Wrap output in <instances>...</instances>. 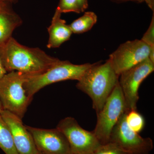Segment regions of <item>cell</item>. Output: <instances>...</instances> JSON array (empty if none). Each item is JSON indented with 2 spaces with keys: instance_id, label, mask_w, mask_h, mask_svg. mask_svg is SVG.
Segmentation results:
<instances>
[{
  "instance_id": "15",
  "label": "cell",
  "mask_w": 154,
  "mask_h": 154,
  "mask_svg": "<svg viewBox=\"0 0 154 154\" xmlns=\"http://www.w3.org/2000/svg\"><path fill=\"white\" fill-rule=\"evenodd\" d=\"M0 148L6 154H18L9 126L0 115Z\"/></svg>"
},
{
  "instance_id": "27",
  "label": "cell",
  "mask_w": 154,
  "mask_h": 154,
  "mask_svg": "<svg viewBox=\"0 0 154 154\" xmlns=\"http://www.w3.org/2000/svg\"><path fill=\"white\" fill-rule=\"evenodd\" d=\"M38 154H42L40 153L39 152V153H38Z\"/></svg>"
},
{
  "instance_id": "20",
  "label": "cell",
  "mask_w": 154,
  "mask_h": 154,
  "mask_svg": "<svg viewBox=\"0 0 154 154\" xmlns=\"http://www.w3.org/2000/svg\"><path fill=\"white\" fill-rule=\"evenodd\" d=\"M82 12H84L88 7V0H77Z\"/></svg>"
},
{
  "instance_id": "7",
  "label": "cell",
  "mask_w": 154,
  "mask_h": 154,
  "mask_svg": "<svg viewBox=\"0 0 154 154\" xmlns=\"http://www.w3.org/2000/svg\"><path fill=\"white\" fill-rule=\"evenodd\" d=\"M125 112L116 125L110 134V141L116 144L126 154H149L153 149L149 137L144 138L132 130L126 121Z\"/></svg>"
},
{
  "instance_id": "25",
  "label": "cell",
  "mask_w": 154,
  "mask_h": 154,
  "mask_svg": "<svg viewBox=\"0 0 154 154\" xmlns=\"http://www.w3.org/2000/svg\"><path fill=\"white\" fill-rule=\"evenodd\" d=\"M4 110V108H3L2 103H1V101H0V115H1V113H2V111Z\"/></svg>"
},
{
  "instance_id": "1",
  "label": "cell",
  "mask_w": 154,
  "mask_h": 154,
  "mask_svg": "<svg viewBox=\"0 0 154 154\" xmlns=\"http://www.w3.org/2000/svg\"><path fill=\"white\" fill-rule=\"evenodd\" d=\"M0 51L7 72L17 71L31 75H40L60 60L38 48L20 44L13 37L0 47Z\"/></svg>"
},
{
  "instance_id": "3",
  "label": "cell",
  "mask_w": 154,
  "mask_h": 154,
  "mask_svg": "<svg viewBox=\"0 0 154 154\" xmlns=\"http://www.w3.org/2000/svg\"><path fill=\"white\" fill-rule=\"evenodd\" d=\"M31 76L13 71L7 73L0 80V101L4 110L22 119L33 99L27 95L24 87Z\"/></svg>"
},
{
  "instance_id": "22",
  "label": "cell",
  "mask_w": 154,
  "mask_h": 154,
  "mask_svg": "<svg viewBox=\"0 0 154 154\" xmlns=\"http://www.w3.org/2000/svg\"><path fill=\"white\" fill-rule=\"evenodd\" d=\"M143 2H145L147 4L148 6L152 11H154V0H142Z\"/></svg>"
},
{
  "instance_id": "24",
  "label": "cell",
  "mask_w": 154,
  "mask_h": 154,
  "mask_svg": "<svg viewBox=\"0 0 154 154\" xmlns=\"http://www.w3.org/2000/svg\"><path fill=\"white\" fill-rule=\"evenodd\" d=\"M4 2L8 3V4H11L13 3H16L19 1V0H1Z\"/></svg>"
},
{
  "instance_id": "4",
  "label": "cell",
  "mask_w": 154,
  "mask_h": 154,
  "mask_svg": "<svg viewBox=\"0 0 154 154\" xmlns=\"http://www.w3.org/2000/svg\"><path fill=\"white\" fill-rule=\"evenodd\" d=\"M93 64L76 65L67 60H61L40 75L31 76L24 84L26 94L33 98L34 94L51 84L66 80L79 81Z\"/></svg>"
},
{
  "instance_id": "19",
  "label": "cell",
  "mask_w": 154,
  "mask_h": 154,
  "mask_svg": "<svg viewBox=\"0 0 154 154\" xmlns=\"http://www.w3.org/2000/svg\"><path fill=\"white\" fill-rule=\"evenodd\" d=\"M141 40L150 48H154V16L153 15L150 24Z\"/></svg>"
},
{
  "instance_id": "9",
  "label": "cell",
  "mask_w": 154,
  "mask_h": 154,
  "mask_svg": "<svg viewBox=\"0 0 154 154\" xmlns=\"http://www.w3.org/2000/svg\"><path fill=\"white\" fill-rule=\"evenodd\" d=\"M150 48L141 39L128 41L120 45L108 59L119 77L123 72L148 58Z\"/></svg>"
},
{
  "instance_id": "17",
  "label": "cell",
  "mask_w": 154,
  "mask_h": 154,
  "mask_svg": "<svg viewBox=\"0 0 154 154\" xmlns=\"http://www.w3.org/2000/svg\"><path fill=\"white\" fill-rule=\"evenodd\" d=\"M56 9L61 14L69 12L77 14L82 13L77 0H60Z\"/></svg>"
},
{
  "instance_id": "23",
  "label": "cell",
  "mask_w": 154,
  "mask_h": 154,
  "mask_svg": "<svg viewBox=\"0 0 154 154\" xmlns=\"http://www.w3.org/2000/svg\"><path fill=\"white\" fill-rule=\"evenodd\" d=\"M110 1L116 3L124 2H129V1L136 2L137 3L143 2V1L142 0H110Z\"/></svg>"
},
{
  "instance_id": "18",
  "label": "cell",
  "mask_w": 154,
  "mask_h": 154,
  "mask_svg": "<svg viewBox=\"0 0 154 154\" xmlns=\"http://www.w3.org/2000/svg\"><path fill=\"white\" fill-rule=\"evenodd\" d=\"M92 154H126L120 147L112 142L101 144Z\"/></svg>"
},
{
  "instance_id": "14",
  "label": "cell",
  "mask_w": 154,
  "mask_h": 154,
  "mask_svg": "<svg viewBox=\"0 0 154 154\" xmlns=\"http://www.w3.org/2000/svg\"><path fill=\"white\" fill-rule=\"evenodd\" d=\"M97 17L94 12H85L80 18L72 22L69 27L72 33L81 34L89 31L96 24Z\"/></svg>"
},
{
  "instance_id": "6",
  "label": "cell",
  "mask_w": 154,
  "mask_h": 154,
  "mask_svg": "<svg viewBox=\"0 0 154 154\" xmlns=\"http://www.w3.org/2000/svg\"><path fill=\"white\" fill-rule=\"evenodd\" d=\"M154 70V63L147 58L119 76V83L123 93L127 112L137 110L140 85Z\"/></svg>"
},
{
  "instance_id": "11",
  "label": "cell",
  "mask_w": 154,
  "mask_h": 154,
  "mask_svg": "<svg viewBox=\"0 0 154 154\" xmlns=\"http://www.w3.org/2000/svg\"><path fill=\"white\" fill-rule=\"evenodd\" d=\"M1 116L10 128L18 154H38L33 137L22 119L7 110H3Z\"/></svg>"
},
{
  "instance_id": "5",
  "label": "cell",
  "mask_w": 154,
  "mask_h": 154,
  "mask_svg": "<svg viewBox=\"0 0 154 154\" xmlns=\"http://www.w3.org/2000/svg\"><path fill=\"white\" fill-rule=\"evenodd\" d=\"M125 112L124 96L118 82L97 114V122L93 132L101 144L109 142L112 130Z\"/></svg>"
},
{
  "instance_id": "12",
  "label": "cell",
  "mask_w": 154,
  "mask_h": 154,
  "mask_svg": "<svg viewBox=\"0 0 154 154\" xmlns=\"http://www.w3.org/2000/svg\"><path fill=\"white\" fill-rule=\"evenodd\" d=\"M61 13L56 9L51 23L48 28L49 34L47 47L48 48H57L70 38L72 34L69 25L61 18Z\"/></svg>"
},
{
  "instance_id": "8",
  "label": "cell",
  "mask_w": 154,
  "mask_h": 154,
  "mask_svg": "<svg viewBox=\"0 0 154 154\" xmlns=\"http://www.w3.org/2000/svg\"><path fill=\"white\" fill-rule=\"evenodd\" d=\"M57 128L65 136L72 154H92L101 145L93 131L83 128L73 117L62 119Z\"/></svg>"
},
{
  "instance_id": "2",
  "label": "cell",
  "mask_w": 154,
  "mask_h": 154,
  "mask_svg": "<svg viewBox=\"0 0 154 154\" xmlns=\"http://www.w3.org/2000/svg\"><path fill=\"white\" fill-rule=\"evenodd\" d=\"M119 79L108 59L104 63L100 62L93 63L76 86L91 98L93 108L97 114L118 84Z\"/></svg>"
},
{
  "instance_id": "26",
  "label": "cell",
  "mask_w": 154,
  "mask_h": 154,
  "mask_svg": "<svg viewBox=\"0 0 154 154\" xmlns=\"http://www.w3.org/2000/svg\"><path fill=\"white\" fill-rule=\"evenodd\" d=\"M6 4H8V3L4 2H3L2 1H1V0H0V7L5 5H6Z\"/></svg>"
},
{
  "instance_id": "21",
  "label": "cell",
  "mask_w": 154,
  "mask_h": 154,
  "mask_svg": "<svg viewBox=\"0 0 154 154\" xmlns=\"http://www.w3.org/2000/svg\"><path fill=\"white\" fill-rule=\"evenodd\" d=\"M5 67L3 65L2 58H1V51H0V80L4 77L5 75L7 73Z\"/></svg>"
},
{
  "instance_id": "13",
  "label": "cell",
  "mask_w": 154,
  "mask_h": 154,
  "mask_svg": "<svg viewBox=\"0 0 154 154\" xmlns=\"http://www.w3.org/2000/svg\"><path fill=\"white\" fill-rule=\"evenodd\" d=\"M9 5L0 7V47L12 37L14 30L22 23L21 17Z\"/></svg>"
},
{
  "instance_id": "16",
  "label": "cell",
  "mask_w": 154,
  "mask_h": 154,
  "mask_svg": "<svg viewBox=\"0 0 154 154\" xmlns=\"http://www.w3.org/2000/svg\"><path fill=\"white\" fill-rule=\"evenodd\" d=\"M125 119L128 125L134 132L139 133L143 129L145 125L144 119L137 110L127 112Z\"/></svg>"
},
{
  "instance_id": "10",
  "label": "cell",
  "mask_w": 154,
  "mask_h": 154,
  "mask_svg": "<svg viewBox=\"0 0 154 154\" xmlns=\"http://www.w3.org/2000/svg\"><path fill=\"white\" fill-rule=\"evenodd\" d=\"M42 154H72L64 134L57 128L47 129L25 125Z\"/></svg>"
}]
</instances>
